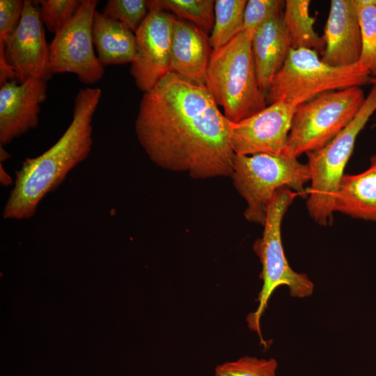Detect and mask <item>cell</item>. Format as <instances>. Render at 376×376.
<instances>
[{"label":"cell","mask_w":376,"mask_h":376,"mask_svg":"<svg viewBox=\"0 0 376 376\" xmlns=\"http://www.w3.org/2000/svg\"><path fill=\"white\" fill-rule=\"evenodd\" d=\"M285 1L249 0L246 2L242 31L252 37L254 32L267 21L280 17L284 10Z\"/></svg>","instance_id":"484cf974"},{"label":"cell","mask_w":376,"mask_h":376,"mask_svg":"<svg viewBox=\"0 0 376 376\" xmlns=\"http://www.w3.org/2000/svg\"><path fill=\"white\" fill-rule=\"evenodd\" d=\"M173 15L150 10L137 31L136 54L130 72L143 93L151 90L171 72V48Z\"/></svg>","instance_id":"7c38bea8"},{"label":"cell","mask_w":376,"mask_h":376,"mask_svg":"<svg viewBox=\"0 0 376 376\" xmlns=\"http://www.w3.org/2000/svg\"><path fill=\"white\" fill-rule=\"evenodd\" d=\"M277 361L274 359L243 357L235 361L218 366L214 376H276Z\"/></svg>","instance_id":"cb8c5ba5"},{"label":"cell","mask_w":376,"mask_h":376,"mask_svg":"<svg viewBox=\"0 0 376 376\" xmlns=\"http://www.w3.org/2000/svg\"><path fill=\"white\" fill-rule=\"evenodd\" d=\"M297 107L279 100L251 116L232 123L230 139L234 153L287 154L288 136Z\"/></svg>","instance_id":"8fae6325"},{"label":"cell","mask_w":376,"mask_h":376,"mask_svg":"<svg viewBox=\"0 0 376 376\" xmlns=\"http://www.w3.org/2000/svg\"><path fill=\"white\" fill-rule=\"evenodd\" d=\"M212 52L206 32L189 22L173 17L171 48V72L205 85Z\"/></svg>","instance_id":"9a60e30c"},{"label":"cell","mask_w":376,"mask_h":376,"mask_svg":"<svg viewBox=\"0 0 376 376\" xmlns=\"http://www.w3.org/2000/svg\"><path fill=\"white\" fill-rule=\"evenodd\" d=\"M291 42L283 15L271 19L256 29L251 37V50L258 81L265 95L282 68Z\"/></svg>","instance_id":"2e32d148"},{"label":"cell","mask_w":376,"mask_h":376,"mask_svg":"<svg viewBox=\"0 0 376 376\" xmlns=\"http://www.w3.org/2000/svg\"><path fill=\"white\" fill-rule=\"evenodd\" d=\"M101 96L100 88L81 89L75 100L72 120L61 138L40 155L22 162L3 210L4 219L31 218L44 197L86 159L93 145V117Z\"/></svg>","instance_id":"7a4b0ae2"},{"label":"cell","mask_w":376,"mask_h":376,"mask_svg":"<svg viewBox=\"0 0 376 376\" xmlns=\"http://www.w3.org/2000/svg\"><path fill=\"white\" fill-rule=\"evenodd\" d=\"M148 12L147 1L145 0H109L102 14L119 21L135 33Z\"/></svg>","instance_id":"603a6c76"},{"label":"cell","mask_w":376,"mask_h":376,"mask_svg":"<svg viewBox=\"0 0 376 376\" xmlns=\"http://www.w3.org/2000/svg\"><path fill=\"white\" fill-rule=\"evenodd\" d=\"M352 121L324 147L306 153L311 187L306 207L311 217L326 226L332 221L338 186L357 138L376 111V83Z\"/></svg>","instance_id":"8992f818"},{"label":"cell","mask_w":376,"mask_h":376,"mask_svg":"<svg viewBox=\"0 0 376 376\" xmlns=\"http://www.w3.org/2000/svg\"><path fill=\"white\" fill-rule=\"evenodd\" d=\"M205 86L231 123L267 106L256 75L250 34L241 31L226 45L212 50Z\"/></svg>","instance_id":"3957f363"},{"label":"cell","mask_w":376,"mask_h":376,"mask_svg":"<svg viewBox=\"0 0 376 376\" xmlns=\"http://www.w3.org/2000/svg\"><path fill=\"white\" fill-rule=\"evenodd\" d=\"M366 97L360 86L323 93L298 105L287 154L298 157L330 142L354 118Z\"/></svg>","instance_id":"ba28073f"},{"label":"cell","mask_w":376,"mask_h":376,"mask_svg":"<svg viewBox=\"0 0 376 376\" xmlns=\"http://www.w3.org/2000/svg\"><path fill=\"white\" fill-rule=\"evenodd\" d=\"M81 0L39 1L40 19L48 30L59 31L75 15Z\"/></svg>","instance_id":"d4e9b609"},{"label":"cell","mask_w":376,"mask_h":376,"mask_svg":"<svg viewBox=\"0 0 376 376\" xmlns=\"http://www.w3.org/2000/svg\"><path fill=\"white\" fill-rule=\"evenodd\" d=\"M40 17L39 1L25 0L15 31L0 42V83L16 79L22 83L36 77L48 81L49 45Z\"/></svg>","instance_id":"9c48e42d"},{"label":"cell","mask_w":376,"mask_h":376,"mask_svg":"<svg viewBox=\"0 0 376 376\" xmlns=\"http://www.w3.org/2000/svg\"><path fill=\"white\" fill-rule=\"evenodd\" d=\"M324 49L321 60L331 66L359 63L362 39L355 0H331L322 36Z\"/></svg>","instance_id":"5bb4252c"},{"label":"cell","mask_w":376,"mask_h":376,"mask_svg":"<svg viewBox=\"0 0 376 376\" xmlns=\"http://www.w3.org/2000/svg\"><path fill=\"white\" fill-rule=\"evenodd\" d=\"M213 0H148V11L158 10L173 13L178 18L189 22L207 33L214 22Z\"/></svg>","instance_id":"44dd1931"},{"label":"cell","mask_w":376,"mask_h":376,"mask_svg":"<svg viewBox=\"0 0 376 376\" xmlns=\"http://www.w3.org/2000/svg\"><path fill=\"white\" fill-rule=\"evenodd\" d=\"M309 0H287L283 19L290 36L292 49H307L322 54L324 42L315 31V18L310 15Z\"/></svg>","instance_id":"d6986e66"},{"label":"cell","mask_w":376,"mask_h":376,"mask_svg":"<svg viewBox=\"0 0 376 376\" xmlns=\"http://www.w3.org/2000/svg\"><path fill=\"white\" fill-rule=\"evenodd\" d=\"M319 54L307 49H291L266 94L267 104L283 100L297 106L328 91L370 84L372 76L359 63L334 67Z\"/></svg>","instance_id":"277c9868"},{"label":"cell","mask_w":376,"mask_h":376,"mask_svg":"<svg viewBox=\"0 0 376 376\" xmlns=\"http://www.w3.org/2000/svg\"><path fill=\"white\" fill-rule=\"evenodd\" d=\"M92 34L97 56L104 67L134 61L136 54L135 34L123 23L96 10Z\"/></svg>","instance_id":"ac0fdd59"},{"label":"cell","mask_w":376,"mask_h":376,"mask_svg":"<svg viewBox=\"0 0 376 376\" xmlns=\"http://www.w3.org/2000/svg\"><path fill=\"white\" fill-rule=\"evenodd\" d=\"M47 81L31 77L0 86V146L38 127L40 105L47 99Z\"/></svg>","instance_id":"4fadbf2b"},{"label":"cell","mask_w":376,"mask_h":376,"mask_svg":"<svg viewBox=\"0 0 376 376\" xmlns=\"http://www.w3.org/2000/svg\"><path fill=\"white\" fill-rule=\"evenodd\" d=\"M0 182L3 187H9L13 184V178L6 172L2 163H0Z\"/></svg>","instance_id":"83f0119b"},{"label":"cell","mask_w":376,"mask_h":376,"mask_svg":"<svg viewBox=\"0 0 376 376\" xmlns=\"http://www.w3.org/2000/svg\"><path fill=\"white\" fill-rule=\"evenodd\" d=\"M97 0H81L73 17L49 44L51 74H75L85 84H94L104 76V66L94 50L92 29Z\"/></svg>","instance_id":"30bf717a"},{"label":"cell","mask_w":376,"mask_h":376,"mask_svg":"<svg viewBox=\"0 0 376 376\" xmlns=\"http://www.w3.org/2000/svg\"><path fill=\"white\" fill-rule=\"evenodd\" d=\"M10 157V155L0 146V163L4 162Z\"/></svg>","instance_id":"f1b7e54d"},{"label":"cell","mask_w":376,"mask_h":376,"mask_svg":"<svg viewBox=\"0 0 376 376\" xmlns=\"http://www.w3.org/2000/svg\"><path fill=\"white\" fill-rule=\"evenodd\" d=\"M375 83H376V78H372L370 84H375Z\"/></svg>","instance_id":"f546056e"},{"label":"cell","mask_w":376,"mask_h":376,"mask_svg":"<svg viewBox=\"0 0 376 376\" xmlns=\"http://www.w3.org/2000/svg\"><path fill=\"white\" fill-rule=\"evenodd\" d=\"M24 1L0 0V42L13 33L17 27Z\"/></svg>","instance_id":"4316f807"},{"label":"cell","mask_w":376,"mask_h":376,"mask_svg":"<svg viewBox=\"0 0 376 376\" xmlns=\"http://www.w3.org/2000/svg\"><path fill=\"white\" fill-rule=\"evenodd\" d=\"M369 167L358 174H344L335 200V212L376 221V153Z\"/></svg>","instance_id":"e0dca14e"},{"label":"cell","mask_w":376,"mask_h":376,"mask_svg":"<svg viewBox=\"0 0 376 376\" xmlns=\"http://www.w3.org/2000/svg\"><path fill=\"white\" fill-rule=\"evenodd\" d=\"M231 124L205 84L171 72L143 93L135 132L155 164L205 179L231 175Z\"/></svg>","instance_id":"6da1fadb"},{"label":"cell","mask_w":376,"mask_h":376,"mask_svg":"<svg viewBox=\"0 0 376 376\" xmlns=\"http://www.w3.org/2000/svg\"><path fill=\"white\" fill-rule=\"evenodd\" d=\"M246 0H216L214 22L209 37L212 50L228 43L242 29Z\"/></svg>","instance_id":"ffe728a7"},{"label":"cell","mask_w":376,"mask_h":376,"mask_svg":"<svg viewBox=\"0 0 376 376\" xmlns=\"http://www.w3.org/2000/svg\"><path fill=\"white\" fill-rule=\"evenodd\" d=\"M360 24L362 49L359 63L376 78V0H355Z\"/></svg>","instance_id":"7402d4cb"},{"label":"cell","mask_w":376,"mask_h":376,"mask_svg":"<svg viewBox=\"0 0 376 376\" xmlns=\"http://www.w3.org/2000/svg\"><path fill=\"white\" fill-rule=\"evenodd\" d=\"M297 194L287 187L275 192L267 208L263 236L257 239L253 246L262 265L260 279L263 281V286L257 299L258 306L255 312L248 315L247 322L249 327L260 337V318L276 288L283 285L288 286L290 295L293 297H310L313 292L314 285L308 276L291 269L281 241L282 220Z\"/></svg>","instance_id":"52a82bcc"},{"label":"cell","mask_w":376,"mask_h":376,"mask_svg":"<svg viewBox=\"0 0 376 376\" xmlns=\"http://www.w3.org/2000/svg\"><path fill=\"white\" fill-rule=\"evenodd\" d=\"M230 177L246 203L245 219L263 226L267 208L278 189L287 187L302 193L305 184L311 180L308 164L288 154H235Z\"/></svg>","instance_id":"5b68a950"}]
</instances>
